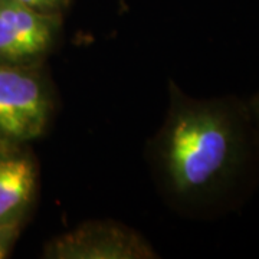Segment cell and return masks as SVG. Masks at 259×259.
<instances>
[{"mask_svg":"<svg viewBox=\"0 0 259 259\" xmlns=\"http://www.w3.org/2000/svg\"><path fill=\"white\" fill-rule=\"evenodd\" d=\"M45 259H156L157 250L136 229L104 219L88 221L48 241Z\"/></svg>","mask_w":259,"mask_h":259,"instance_id":"cell-3","label":"cell"},{"mask_svg":"<svg viewBox=\"0 0 259 259\" xmlns=\"http://www.w3.org/2000/svg\"><path fill=\"white\" fill-rule=\"evenodd\" d=\"M166 118L147 148L151 173L171 209L214 221L259 190V128L246 100L196 98L168 81Z\"/></svg>","mask_w":259,"mask_h":259,"instance_id":"cell-1","label":"cell"},{"mask_svg":"<svg viewBox=\"0 0 259 259\" xmlns=\"http://www.w3.org/2000/svg\"><path fill=\"white\" fill-rule=\"evenodd\" d=\"M39 192V166L28 144L0 143V228H23Z\"/></svg>","mask_w":259,"mask_h":259,"instance_id":"cell-5","label":"cell"},{"mask_svg":"<svg viewBox=\"0 0 259 259\" xmlns=\"http://www.w3.org/2000/svg\"><path fill=\"white\" fill-rule=\"evenodd\" d=\"M246 102H248V107H249L250 114L255 120V124L259 128V90L256 93H253L250 97L246 98Z\"/></svg>","mask_w":259,"mask_h":259,"instance_id":"cell-8","label":"cell"},{"mask_svg":"<svg viewBox=\"0 0 259 259\" xmlns=\"http://www.w3.org/2000/svg\"><path fill=\"white\" fill-rule=\"evenodd\" d=\"M55 91L42 64H0V143L28 144L45 134Z\"/></svg>","mask_w":259,"mask_h":259,"instance_id":"cell-2","label":"cell"},{"mask_svg":"<svg viewBox=\"0 0 259 259\" xmlns=\"http://www.w3.org/2000/svg\"><path fill=\"white\" fill-rule=\"evenodd\" d=\"M64 15L0 0V64H42L61 36Z\"/></svg>","mask_w":259,"mask_h":259,"instance_id":"cell-4","label":"cell"},{"mask_svg":"<svg viewBox=\"0 0 259 259\" xmlns=\"http://www.w3.org/2000/svg\"><path fill=\"white\" fill-rule=\"evenodd\" d=\"M22 5H26L32 9L47 13H61L64 15L65 10L69 8L72 0H15Z\"/></svg>","mask_w":259,"mask_h":259,"instance_id":"cell-6","label":"cell"},{"mask_svg":"<svg viewBox=\"0 0 259 259\" xmlns=\"http://www.w3.org/2000/svg\"><path fill=\"white\" fill-rule=\"evenodd\" d=\"M22 228H0V259L8 258L18 241Z\"/></svg>","mask_w":259,"mask_h":259,"instance_id":"cell-7","label":"cell"}]
</instances>
